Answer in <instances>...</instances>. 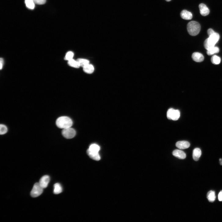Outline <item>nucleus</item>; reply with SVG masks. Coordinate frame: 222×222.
Here are the masks:
<instances>
[{"label":"nucleus","mask_w":222,"mask_h":222,"mask_svg":"<svg viewBox=\"0 0 222 222\" xmlns=\"http://www.w3.org/2000/svg\"><path fill=\"white\" fill-rule=\"evenodd\" d=\"M73 123L71 119L67 116L60 117L56 121V124L58 127L62 129L71 127Z\"/></svg>","instance_id":"1"},{"label":"nucleus","mask_w":222,"mask_h":222,"mask_svg":"<svg viewBox=\"0 0 222 222\" xmlns=\"http://www.w3.org/2000/svg\"><path fill=\"white\" fill-rule=\"evenodd\" d=\"M219 38V35L216 32L209 36V38L204 42V46L205 48L208 50L214 47Z\"/></svg>","instance_id":"2"},{"label":"nucleus","mask_w":222,"mask_h":222,"mask_svg":"<svg viewBox=\"0 0 222 222\" xmlns=\"http://www.w3.org/2000/svg\"><path fill=\"white\" fill-rule=\"evenodd\" d=\"M187 29L188 34L190 35L195 36L199 34L201 30V26L197 22L192 21L187 24Z\"/></svg>","instance_id":"3"},{"label":"nucleus","mask_w":222,"mask_h":222,"mask_svg":"<svg viewBox=\"0 0 222 222\" xmlns=\"http://www.w3.org/2000/svg\"><path fill=\"white\" fill-rule=\"evenodd\" d=\"M43 191V188L40 184L39 183H36L34 185L30 193L31 196L33 198H36L42 194Z\"/></svg>","instance_id":"4"},{"label":"nucleus","mask_w":222,"mask_h":222,"mask_svg":"<svg viewBox=\"0 0 222 222\" xmlns=\"http://www.w3.org/2000/svg\"><path fill=\"white\" fill-rule=\"evenodd\" d=\"M62 134L63 136L67 139L73 138L76 135V132L71 127L63 129Z\"/></svg>","instance_id":"5"},{"label":"nucleus","mask_w":222,"mask_h":222,"mask_svg":"<svg viewBox=\"0 0 222 222\" xmlns=\"http://www.w3.org/2000/svg\"><path fill=\"white\" fill-rule=\"evenodd\" d=\"M50 180V178L49 176L45 175L41 178L39 183L43 188H46L48 186Z\"/></svg>","instance_id":"6"},{"label":"nucleus","mask_w":222,"mask_h":222,"mask_svg":"<svg viewBox=\"0 0 222 222\" xmlns=\"http://www.w3.org/2000/svg\"><path fill=\"white\" fill-rule=\"evenodd\" d=\"M199 7L200 14L202 16H206L209 14V10L205 4H201L199 5Z\"/></svg>","instance_id":"7"},{"label":"nucleus","mask_w":222,"mask_h":222,"mask_svg":"<svg viewBox=\"0 0 222 222\" xmlns=\"http://www.w3.org/2000/svg\"><path fill=\"white\" fill-rule=\"evenodd\" d=\"M87 153L88 156L92 159L96 161H99L100 160L101 158L99 152H93L88 149Z\"/></svg>","instance_id":"8"},{"label":"nucleus","mask_w":222,"mask_h":222,"mask_svg":"<svg viewBox=\"0 0 222 222\" xmlns=\"http://www.w3.org/2000/svg\"><path fill=\"white\" fill-rule=\"evenodd\" d=\"M173 155L175 157L180 159H184L186 157V155L182 151L176 149L173 152Z\"/></svg>","instance_id":"9"},{"label":"nucleus","mask_w":222,"mask_h":222,"mask_svg":"<svg viewBox=\"0 0 222 222\" xmlns=\"http://www.w3.org/2000/svg\"><path fill=\"white\" fill-rule=\"evenodd\" d=\"M176 146L180 149H184L188 148L190 146V144L187 141H180L176 143Z\"/></svg>","instance_id":"10"},{"label":"nucleus","mask_w":222,"mask_h":222,"mask_svg":"<svg viewBox=\"0 0 222 222\" xmlns=\"http://www.w3.org/2000/svg\"><path fill=\"white\" fill-rule=\"evenodd\" d=\"M180 15L182 18L185 20H190L193 18L192 13L186 10L182 11Z\"/></svg>","instance_id":"11"},{"label":"nucleus","mask_w":222,"mask_h":222,"mask_svg":"<svg viewBox=\"0 0 222 222\" xmlns=\"http://www.w3.org/2000/svg\"><path fill=\"white\" fill-rule=\"evenodd\" d=\"M192 58L193 60L196 62H201L204 59L203 55L201 53L195 52L193 53L192 55Z\"/></svg>","instance_id":"12"},{"label":"nucleus","mask_w":222,"mask_h":222,"mask_svg":"<svg viewBox=\"0 0 222 222\" xmlns=\"http://www.w3.org/2000/svg\"><path fill=\"white\" fill-rule=\"evenodd\" d=\"M201 155L202 151L201 149L198 148H195L193 151V156L194 160L195 161H198Z\"/></svg>","instance_id":"13"},{"label":"nucleus","mask_w":222,"mask_h":222,"mask_svg":"<svg viewBox=\"0 0 222 222\" xmlns=\"http://www.w3.org/2000/svg\"><path fill=\"white\" fill-rule=\"evenodd\" d=\"M207 198L209 202H214L216 199L215 192L213 191H210L207 194Z\"/></svg>","instance_id":"14"},{"label":"nucleus","mask_w":222,"mask_h":222,"mask_svg":"<svg viewBox=\"0 0 222 222\" xmlns=\"http://www.w3.org/2000/svg\"><path fill=\"white\" fill-rule=\"evenodd\" d=\"M84 72L88 74H91L94 71V68L93 65L89 64L83 67Z\"/></svg>","instance_id":"15"},{"label":"nucleus","mask_w":222,"mask_h":222,"mask_svg":"<svg viewBox=\"0 0 222 222\" xmlns=\"http://www.w3.org/2000/svg\"><path fill=\"white\" fill-rule=\"evenodd\" d=\"M62 191V188L60 184L57 183L54 185L53 193L57 195L60 194Z\"/></svg>","instance_id":"16"},{"label":"nucleus","mask_w":222,"mask_h":222,"mask_svg":"<svg viewBox=\"0 0 222 222\" xmlns=\"http://www.w3.org/2000/svg\"><path fill=\"white\" fill-rule=\"evenodd\" d=\"M80 66V67H82L83 68L89 64V61L87 60L79 58L77 60Z\"/></svg>","instance_id":"17"},{"label":"nucleus","mask_w":222,"mask_h":222,"mask_svg":"<svg viewBox=\"0 0 222 222\" xmlns=\"http://www.w3.org/2000/svg\"><path fill=\"white\" fill-rule=\"evenodd\" d=\"M68 64L70 66L76 68H78L80 67L77 60H75L73 59L68 60Z\"/></svg>","instance_id":"18"},{"label":"nucleus","mask_w":222,"mask_h":222,"mask_svg":"<svg viewBox=\"0 0 222 222\" xmlns=\"http://www.w3.org/2000/svg\"><path fill=\"white\" fill-rule=\"evenodd\" d=\"M88 149L93 152H99L100 150V147L96 144H93L89 146Z\"/></svg>","instance_id":"19"},{"label":"nucleus","mask_w":222,"mask_h":222,"mask_svg":"<svg viewBox=\"0 0 222 222\" xmlns=\"http://www.w3.org/2000/svg\"><path fill=\"white\" fill-rule=\"evenodd\" d=\"M180 116V111L178 110H174L171 119L176 121L179 119Z\"/></svg>","instance_id":"20"},{"label":"nucleus","mask_w":222,"mask_h":222,"mask_svg":"<svg viewBox=\"0 0 222 222\" xmlns=\"http://www.w3.org/2000/svg\"><path fill=\"white\" fill-rule=\"evenodd\" d=\"M27 7L29 9H33L35 7V3L33 0H25Z\"/></svg>","instance_id":"21"},{"label":"nucleus","mask_w":222,"mask_h":222,"mask_svg":"<svg viewBox=\"0 0 222 222\" xmlns=\"http://www.w3.org/2000/svg\"><path fill=\"white\" fill-rule=\"evenodd\" d=\"M219 48L217 47L214 46L210 49L207 50V53L209 55H211L219 53Z\"/></svg>","instance_id":"22"},{"label":"nucleus","mask_w":222,"mask_h":222,"mask_svg":"<svg viewBox=\"0 0 222 222\" xmlns=\"http://www.w3.org/2000/svg\"><path fill=\"white\" fill-rule=\"evenodd\" d=\"M220 58L216 55L213 56L211 58L212 63L215 65H218L220 64Z\"/></svg>","instance_id":"23"},{"label":"nucleus","mask_w":222,"mask_h":222,"mask_svg":"<svg viewBox=\"0 0 222 222\" xmlns=\"http://www.w3.org/2000/svg\"><path fill=\"white\" fill-rule=\"evenodd\" d=\"M8 132L7 126L1 124L0 125V134L3 135L5 134Z\"/></svg>","instance_id":"24"},{"label":"nucleus","mask_w":222,"mask_h":222,"mask_svg":"<svg viewBox=\"0 0 222 222\" xmlns=\"http://www.w3.org/2000/svg\"><path fill=\"white\" fill-rule=\"evenodd\" d=\"M74 54L72 52H69L66 54L65 59L69 60L73 59Z\"/></svg>","instance_id":"25"},{"label":"nucleus","mask_w":222,"mask_h":222,"mask_svg":"<svg viewBox=\"0 0 222 222\" xmlns=\"http://www.w3.org/2000/svg\"><path fill=\"white\" fill-rule=\"evenodd\" d=\"M174 110L173 108H170L168 110L167 112V117L169 119L172 120V116Z\"/></svg>","instance_id":"26"},{"label":"nucleus","mask_w":222,"mask_h":222,"mask_svg":"<svg viewBox=\"0 0 222 222\" xmlns=\"http://www.w3.org/2000/svg\"><path fill=\"white\" fill-rule=\"evenodd\" d=\"M33 1L35 4L39 5H43L46 2V0H33Z\"/></svg>","instance_id":"27"},{"label":"nucleus","mask_w":222,"mask_h":222,"mask_svg":"<svg viewBox=\"0 0 222 222\" xmlns=\"http://www.w3.org/2000/svg\"><path fill=\"white\" fill-rule=\"evenodd\" d=\"M215 33V31L211 28L208 29L207 31V33L209 36Z\"/></svg>","instance_id":"28"},{"label":"nucleus","mask_w":222,"mask_h":222,"mask_svg":"<svg viewBox=\"0 0 222 222\" xmlns=\"http://www.w3.org/2000/svg\"><path fill=\"white\" fill-rule=\"evenodd\" d=\"M218 199L219 201H222V190L219 194Z\"/></svg>","instance_id":"29"},{"label":"nucleus","mask_w":222,"mask_h":222,"mask_svg":"<svg viewBox=\"0 0 222 222\" xmlns=\"http://www.w3.org/2000/svg\"><path fill=\"white\" fill-rule=\"evenodd\" d=\"M3 58H1V59H0V64H1V65H0V68H1V70L2 69L3 65Z\"/></svg>","instance_id":"30"},{"label":"nucleus","mask_w":222,"mask_h":222,"mask_svg":"<svg viewBox=\"0 0 222 222\" xmlns=\"http://www.w3.org/2000/svg\"><path fill=\"white\" fill-rule=\"evenodd\" d=\"M220 162V163L221 165H222V159L220 158L219 160Z\"/></svg>","instance_id":"31"},{"label":"nucleus","mask_w":222,"mask_h":222,"mask_svg":"<svg viewBox=\"0 0 222 222\" xmlns=\"http://www.w3.org/2000/svg\"><path fill=\"white\" fill-rule=\"evenodd\" d=\"M166 1L167 2H169L171 1V0H166Z\"/></svg>","instance_id":"32"}]
</instances>
